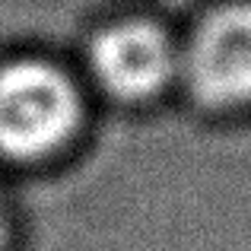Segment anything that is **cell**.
Instances as JSON below:
<instances>
[{
	"mask_svg": "<svg viewBox=\"0 0 251 251\" xmlns=\"http://www.w3.org/2000/svg\"><path fill=\"white\" fill-rule=\"evenodd\" d=\"M184 74L197 102L235 108L251 102V3L210 13L184 54Z\"/></svg>",
	"mask_w": 251,
	"mask_h": 251,
	"instance_id": "7a4b0ae2",
	"label": "cell"
},
{
	"mask_svg": "<svg viewBox=\"0 0 251 251\" xmlns=\"http://www.w3.org/2000/svg\"><path fill=\"white\" fill-rule=\"evenodd\" d=\"M80 96L45 61H13L0 70V153L42 159L74 137Z\"/></svg>",
	"mask_w": 251,
	"mask_h": 251,
	"instance_id": "6da1fadb",
	"label": "cell"
},
{
	"mask_svg": "<svg viewBox=\"0 0 251 251\" xmlns=\"http://www.w3.org/2000/svg\"><path fill=\"white\" fill-rule=\"evenodd\" d=\"M0 245H3V220H0Z\"/></svg>",
	"mask_w": 251,
	"mask_h": 251,
	"instance_id": "277c9868",
	"label": "cell"
},
{
	"mask_svg": "<svg viewBox=\"0 0 251 251\" xmlns=\"http://www.w3.org/2000/svg\"><path fill=\"white\" fill-rule=\"evenodd\" d=\"M89 67L102 89H108L115 99L140 102L166 89L178 67V57L159 25L121 23L96 35Z\"/></svg>",
	"mask_w": 251,
	"mask_h": 251,
	"instance_id": "3957f363",
	"label": "cell"
}]
</instances>
